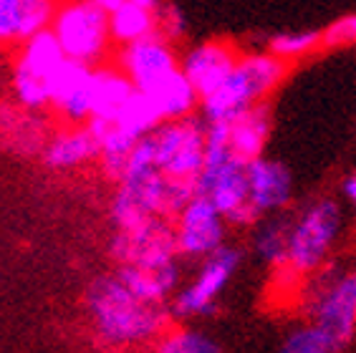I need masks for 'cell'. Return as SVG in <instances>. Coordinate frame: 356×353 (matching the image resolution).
Instances as JSON below:
<instances>
[{"instance_id": "23", "label": "cell", "mask_w": 356, "mask_h": 353, "mask_svg": "<svg viewBox=\"0 0 356 353\" xmlns=\"http://www.w3.org/2000/svg\"><path fill=\"white\" fill-rule=\"evenodd\" d=\"M142 136H134L131 131L122 129L119 124L111 122L109 129L104 131V136L99 139L102 149H99V162H102V170L106 172V176H111L114 182H119L127 170V162H129L131 149L137 147V142Z\"/></svg>"}, {"instance_id": "1", "label": "cell", "mask_w": 356, "mask_h": 353, "mask_svg": "<svg viewBox=\"0 0 356 353\" xmlns=\"http://www.w3.org/2000/svg\"><path fill=\"white\" fill-rule=\"evenodd\" d=\"M86 308L102 343L142 346L154 343L170 328V308L142 300L114 275H102L86 290Z\"/></svg>"}, {"instance_id": "33", "label": "cell", "mask_w": 356, "mask_h": 353, "mask_svg": "<svg viewBox=\"0 0 356 353\" xmlns=\"http://www.w3.org/2000/svg\"><path fill=\"white\" fill-rule=\"evenodd\" d=\"M341 190H343V197H346V202L351 204V210L356 212V172H354V174L346 176V179H343Z\"/></svg>"}, {"instance_id": "14", "label": "cell", "mask_w": 356, "mask_h": 353, "mask_svg": "<svg viewBox=\"0 0 356 353\" xmlns=\"http://www.w3.org/2000/svg\"><path fill=\"white\" fill-rule=\"evenodd\" d=\"M240 54L235 51L230 43L225 41H207L200 43V46L190 48L182 61H179V68L185 71V76L195 83V88L200 91V96H207L210 91L220 86L225 81L227 74L235 68Z\"/></svg>"}, {"instance_id": "32", "label": "cell", "mask_w": 356, "mask_h": 353, "mask_svg": "<svg viewBox=\"0 0 356 353\" xmlns=\"http://www.w3.org/2000/svg\"><path fill=\"white\" fill-rule=\"evenodd\" d=\"M157 28L159 33L170 38L172 43L179 41L185 35V15L179 13V8L170 6V3H162V8L157 10Z\"/></svg>"}, {"instance_id": "25", "label": "cell", "mask_w": 356, "mask_h": 353, "mask_svg": "<svg viewBox=\"0 0 356 353\" xmlns=\"http://www.w3.org/2000/svg\"><path fill=\"white\" fill-rule=\"evenodd\" d=\"M341 343L331 336L329 331L314 320L303 323V326L293 328L283 340L281 351L283 353H336L341 351Z\"/></svg>"}, {"instance_id": "10", "label": "cell", "mask_w": 356, "mask_h": 353, "mask_svg": "<svg viewBox=\"0 0 356 353\" xmlns=\"http://www.w3.org/2000/svg\"><path fill=\"white\" fill-rule=\"evenodd\" d=\"M227 220L205 195H195L175 217V238L182 258L205 260L225 245Z\"/></svg>"}, {"instance_id": "6", "label": "cell", "mask_w": 356, "mask_h": 353, "mask_svg": "<svg viewBox=\"0 0 356 353\" xmlns=\"http://www.w3.org/2000/svg\"><path fill=\"white\" fill-rule=\"evenodd\" d=\"M309 320L326 328L341 346H349L356 336V272L326 265L314 272Z\"/></svg>"}, {"instance_id": "16", "label": "cell", "mask_w": 356, "mask_h": 353, "mask_svg": "<svg viewBox=\"0 0 356 353\" xmlns=\"http://www.w3.org/2000/svg\"><path fill=\"white\" fill-rule=\"evenodd\" d=\"M230 129V149L243 162H253L263 156L270 136V114H268L266 104H255L243 114L227 122Z\"/></svg>"}, {"instance_id": "31", "label": "cell", "mask_w": 356, "mask_h": 353, "mask_svg": "<svg viewBox=\"0 0 356 353\" xmlns=\"http://www.w3.org/2000/svg\"><path fill=\"white\" fill-rule=\"evenodd\" d=\"M21 0H0V48L18 43Z\"/></svg>"}, {"instance_id": "3", "label": "cell", "mask_w": 356, "mask_h": 353, "mask_svg": "<svg viewBox=\"0 0 356 353\" xmlns=\"http://www.w3.org/2000/svg\"><path fill=\"white\" fill-rule=\"evenodd\" d=\"M288 61L278 58L273 51L240 56L235 68L215 91L202 96V116L205 122H230L245 109L263 104L286 79Z\"/></svg>"}, {"instance_id": "13", "label": "cell", "mask_w": 356, "mask_h": 353, "mask_svg": "<svg viewBox=\"0 0 356 353\" xmlns=\"http://www.w3.org/2000/svg\"><path fill=\"white\" fill-rule=\"evenodd\" d=\"M248 187L250 202L263 217L283 212L293 199V176L286 170V164L266 156L248 162Z\"/></svg>"}, {"instance_id": "8", "label": "cell", "mask_w": 356, "mask_h": 353, "mask_svg": "<svg viewBox=\"0 0 356 353\" xmlns=\"http://www.w3.org/2000/svg\"><path fill=\"white\" fill-rule=\"evenodd\" d=\"M240 265V252L235 247H220L213 255L202 260V268L197 275L192 278L187 288L172 298L170 313L175 318H200V315H210L218 306V298L233 280L235 270Z\"/></svg>"}, {"instance_id": "4", "label": "cell", "mask_w": 356, "mask_h": 353, "mask_svg": "<svg viewBox=\"0 0 356 353\" xmlns=\"http://www.w3.org/2000/svg\"><path fill=\"white\" fill-rule=\"evenodd\" d=\"M343 232L341 204L331 197L309 202L293 220L288 230L286 268L291 275H314L331 258Z\"/></svg>"}, {"instance_id": "22", "label": "cell", "mask_w": 356, "mask_h": 353, "mask_svg": "<svg viewBox=\"0 0 356 353\" xmlns=\"http://www.w3.org/2000/svg\"><path fill=\"white\" fill-rule=\"evenodd\" d=\"M288 230H291V220L281 215H268L266 222L258 224L253 235V250L261 258V263L270 268H283L288 255Z\"/></svg>"}, {"instance_id": "20", "label": "cell", "mask_w": 356, "mask_h": 353, "mask_svg": "<svg viewBox=\"0 0 356 353\" xmlns=\"http://www.w3.org/2000/svg\"><path fill=\"white\" fill-rule=\"evenodd\" d=\"M21 46H23L21 56H18V63H15V66L28 71V74L38 76L43 81H48V76L66 61V54H63L61 43H58V38H56V33L51 28L38 31V33L31 35L28 41H23Z\"/></svg>"}, {"instance_id": "27", "label": "cell", "mask_w": 356, "mask_h": 353, "mask_svg": "<svg viewBox=\"0 0 356 353\" xmlns=\"http://www.w3.org/2000/svg\"><path fill=\"white\" fill-rule=\"evenodd\" d=\"M316 48H323L318 31H288L268 41V51H273L283 61H298L303 56L314 54Z\"/></svg>"}, {"instance_id": "28", "label": "cell", "mask_w": 356, "mask_h": 353, "mask_svg": "<svg viewBox=\"0 0 356 353\" xmlns=\"http://www.w3.org/2000/svg\"><path fill=\"white\" fill-rule=\"evenodd\" d=\"M54 0H21V23H18V43L28 41L38 31H46L56 15Z\"/></svg>"}, {"instance_id": "30", "label": "cell", "mask_w": 356, "mask_h": 353, "mask_svg": "<svg viewBox=\"0 0 356 353\" xmlns=\"http://www.w3.org/2000/svg\"><path fill=\"white\" fill-rule=\"evenodd\" d=\"M321 41H323V48L356 46V13L341 15V18L331 23L326 31H321Z\"/></svg>"}, {"instance_id": "12", "label": "cell", "mask_w": 356, "mask_h": 353, "mask_svg": "<svg viewBox=\"0 0 356 353\" xmlns=\"http://www.w3.org/2000/svg\"><path fill=\"white\" fill-rule=\"evenodd\" d=\"M117 61V66L142 91H149L152 86H157L162 79H167L172 71L179 68V58L172 48V41L159 31L147 35V38L122 46Z\"/></svg>"}, {"instance_id": "34", "label": "cell", "mask_w": 356, "mask_h": 353, "mask_svg": "<svg viewBox=\"0 0 356 353\" xmlns=\"http://www.w3.org/2000/svg\"><path fill=\"white\" fill-rule=\"evenodd\" d=\"M94 3H96L99 8H104L106 13H114V10H117L119 6H124L127 0H94Z\"/></svg>"}, {"instance_id": "18", "label": "cell", "mask_w": 356, "mask_h": 353, "mask_svg": "<svg viewBox=\"0 0 356 353\" xmlns=\"http://www.w3.org/2000/svg\"><path fill=\"white\" fill-rule=\"evenodd\" d=\"M147 94L152 96V101L157 104V109L165 122L192 116V111L197 109V104L202 101L200 91L195 88V83L187 79L182 68L172 71L167 79H162L157 86H152Z\"/></svg>"}, {"instance_id": "35", "label": "cell", "mask_w": 356, "mask_h": 353, "mask_svg": "<svg viewBox=\"0 0 356 353\" xmlns=\"http://www.w3.org/2000/svg\"><path fill=\"white\" fill-rule=\"evenodd\" d=\"M131 3H137V6H142V8H149V10H154V13L162 8V0H131Z\"/></svg>"}, {"instance_id": "2", "label": "cell", "mask_w": 356, "mask_h": 353, "mask_svg": "<svg viewBox=\"0 0 356 353\" xmlns=\"http://www.w3.org/2000/svg\"><path fill=\"white\" fill-rule=\"evenodd\" d=\"M197 192L225 215L227 224L250 227L263 220L250 202L248 162L230 149L227 122H205V164L197 176Z\"/></svg>"}, {"instance_id": "7", "label": "cell", "mask_w": 356, "mask_h": 353, "mask_svg": "<svg viewBox=\"0 0 356 353\" xmlns=\"http://www.w3.org/2000/svg\"><path fill=\"white\" fill-rule=\"evenodd\" d=\"M154 164L172 179L197 182L205 164V124L195 116L170 119L152 131Z\"/></svg>"}, {"instance_id": "15", "label": "cell", "mask_w": 356, "mask_h": 353, "mask_svg": "<svg viewBox=\"0 0 356 353\" xmlns=\"http://www.w3.org/2000/svg\"><path fill=\"white\" fill-rule=\"evenodd\" d=\"M117 278L129 288L134 295L149 303L165 306L167 298L179 286V265L177 260L162 268H139V265H119Z\"/></svg>"}, {"instance_id": "5", "label": "cell", "mask_w": 356, "mask_h": 353, "mask_svg": "<svg viewBox=\"0 0 356 353\" xmlns=\"http://www.w3.org/2000/svg\"><path fill=\"white\" fill-rule=\"evenodd\" d=\"M51 31L61 43L66 58L81 61L86 66H102L109 54L111 28L109 13L94 0H66L56 8Z\"/></svg>"}, {"instance_id": "17", "label": "cell", "mask_w": 356, "mask_h": 353, "mask_svg": "<svg viewBox=\"0 0 356 353\" xmlns=\"http://www.w3.org/2000/svg\"><path fill=\"white\" fill-rule=\"evenodd\" d=\"M99 149H102V144L94 131L89 126H83V129L76 126V129H66L51 139V144L46 147V164L51 170H74L91 159H99Z\"/></svg>"}, {"instance_id": "26", "label": "cell", "mask_w": 356, "mask_h": 353, "mask_svg": "<svg viewBox=\"0 0 356 353\" xmlns=\"http://www.w3.org/2000/svg\"><path fill=\"white\" fill-rule=\"evenodd\" d=\"M154 348L162 353H218L220 346L205 333L190 331V328H167L157 340Z\"/></svg>"}, {"instance_id": "19", "label": "cell", "mask_w": 356, "mask_h": 353, "mask_svg": "<svg viewBox=\"0 0 356 353\" xmlns=\"http://www.w3.org/2000/svg\"><path fill=\"white\" fill-rule=\"evenodd\" d=\"M137 91L131 79L119 66H96L94 68V109L91 116L114 122L129 96Z\"/></svg>"}, {"instance_id": "9", "label": "cell", "mask_w": 356, "mask_h": 353, "mask_svg": "<svg viewBox=\"0 0 356 353\" xmlns=\"http://www.w3.org/2000/svg\"><path fill=\"white\" fill-rule=\"evenodd\" d=\"M111 255L119 265H139V268H162L179 258L175 224L170 217H149L144 222L117 230L111 240Z\"/></svg>"}, {"instance_id": "29", "label": "cell", "mask_w": 356, "mask_h": 353, "mask_svg": "<svg viewBox=\"0 0 356 353\" xmlns=\"http://www.w3.org/2000/svg\"><path fill=\"white\" fill-rule=\"evenodd\" d=\"M13 88L23 109L41 111V109H46V106H51V96H48L46 81L33 74H28V71H23V68H18V66H15V71H13Z\"/></svg>"}, {"instance_id": "24", "label": "cell", "mask_w": 356, "mask_h": 353, "mask_svg": "<svg viewBox=\"0 0 356 353\" xmlns=\"http://www.w3.org/2000/svg\"><path fill=\"white\" fill-rule=\"evenodd\" d=\"M165 122L162 114H159L157 104L152 101V96L142 88H137L134 94L129 96V101L124 104L122 111L117 114L114 124H119L122 129L131 131L134 136H147L157 129L159 124Z\"/></svg>"}, {"instance_id": "11", "label": "cell", "mask_w": 356, "mask_h": 353, "mask_svg": "<svg viewBox=\"0 0 356 353\" xmlns=\"http://www.w3.org/2000/svg\"><path fill=\"white\" fill-rule=\"evenodd\" d=\"M94 68L81 61L66 58L54 74L48 76V96L51 106L71 124H81L91 119L94 109Z\"/></svg>"}, {"instance_id": "21", "label": "cell", "mask_w": 356, "mask_h": 353, "mask_svg": "<svg viewBox=\"0 0 356 353\" xmlns=\"http://www.w3.org/2000/svg\"><path fill=\"white\" fill-rule=\"evenodd\" d=\"M109 28L111 41L119 43V46H127V43H134L139 38L157 33V13L127 0L114 13H109Z\"/></svg>"}]
</instances>
